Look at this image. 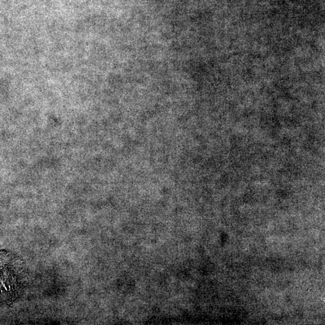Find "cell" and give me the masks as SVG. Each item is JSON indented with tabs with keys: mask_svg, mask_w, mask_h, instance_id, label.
<instances>
[{
	"mask_svg": "<svg viewBox=\"0 0 325 325\" xmlns=\"http://www.w3.org/2000/svg\"><path fill=\"white\" fill-rule=\"evenodd\" d=\"M13 256H6V261L0 259V290L3 295L12 296L18 292V287H21L23 276L22 271L15 270L18 266H15L16 259Z\"/></svg>",
	"mask_w": 325,
	"mask_h": 325,
	"instance_id": "cell-1",
	"label": "cell"
}]
</instances>
